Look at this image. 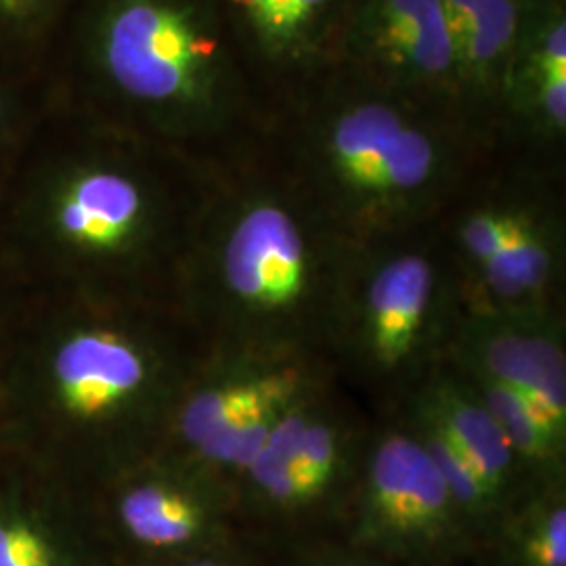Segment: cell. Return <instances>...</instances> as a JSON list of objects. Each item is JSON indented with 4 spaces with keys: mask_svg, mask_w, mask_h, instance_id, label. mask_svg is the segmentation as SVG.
<instances>
[{
    "mask_svg": "<svg viewBox=\"0 0 566 566\" xmlns=\"http://www.w3.org/2000/svg\"><path fill=\"white\" fill-rule=\"evenodd\" d=\"M2 357L0 434L82 491L163 447L206 346L170 303L61 290Z\"/></svg>",
    "mask_w": 566,
    "mask_h": 566,
    "instance_id": "1",
    "label": "cell"
},
{
    "mask_svg": "<svg viewBox=\"0 0 566 566\" xmlns=\"http://www.w3.org/2000/svg\"><path fill=\"white\" fill-rule=\"evenodd\" d=\"M353 254L261 133L203 160L172 304L206 350L329 357Z\"/></svg>",
    "mask_w": 566,
    "mask_h": 566,
    "instance_id": "2",
    "label": "cell"
},
{
    "mask_svg": "<svg viewBox=\"0 0 566 566\" xmlns=\"http://www.w3.org/2000/svg\"><path fill=\"white\" fill-rule=\"evenodd\" d=\"M263 137L353 250L437 223L495 158L453 107L340 72L277 109Z\"/></svg>",
    "mask_w": 566,
    "mask_h": 566,
    "instance_id": "3",
    "label": "cell"
},
{
    "mask_svg": "<svg viewBox=\"0 0 566 566\" xmlns=\"http://www.w3.org/2000/svg\"><path fill=\"white\" fill-rule=\"evenodd\" d=\"M61 160L28 224L61 290L172 304L202 200L203 160L107 122Z\"/></svg>",
    "mask_w": 566,
    "mask_h": 566,
    "instance_id": "4",
    "label": "cell"
},
{
    "mask_svg": "<svg viewBox=\"0 0 566 566\" xmlns=\"http://www.w3.org/2000/svg\"><path fill=\"white\" fill-rule=\"evenodd\" d=\"M84 60L109 124L191 158L263 133L217 0H91Z\"/></svg>",
    "mask_w": 566,
    "mask_h": 566,
    "instance_id": "5",
    "label": "cell"
},
{
    "mask_svg": "<svg viewBox=\"0 0 566 566\" xmlns=\"http://www.w3.org/2000/svg\"><path fill=\"white\" fill-rule=\"evenodd\" d=\"M462 317L437 224L357 248L329 348L338 382L376 420L395 418L449 359Z\"/></svg>",
    "mask_w": 566,
    "mask_h": 566,
    "instance_id": "6",
    "label": "cell"
},
{
    "mask_svg": "<svg viewBox=\"0 0 566 566\" xmlns=\"http://www.w3.org/2000/svg\"><path fill=\"white\" fill-rule=\"evenodd\" d=\"M374 424L340 382L296 405L233 481L245 531L285 549L343 539Z\"/></svg>",
    "mask_w": 566,
    "mask_h": 566,
    "instance_id": "7",
    "label": "cell"
},
{
    "mask_svg": "<svg viewBox=\"0 0 566 566\" xmlns=\"http://www.w3.org/2000/svg\"><path fill=\"white\" fill-rule=\"evenodd\" d=\"M338 382L332 359L301 350H206L175 405L164 451L231 483L275 426Z\"/></svg>",
    "mask_w": 566,
    "mask_h": 566,
    "instance_id": "8",
    "label": "cell"
},
{
    "mask_svg": "<svg viewBox=\"0 0 566 566\" xmlns=\"http://www.w3.org/2000/svg\"><path fill=\"white\" fill-rule=\"evenodd\" d=\"M112 566H163L242 535L235 485L158 449L81 491Z\"/></svg>",
    "mask_w": 566,
    "mask_h": 566,
    "instance_id": "9",
    "label": "cell"
},
{
    "mask_svg": "<svg viewBox=\"0 0 566 566\" xmlns=\"http://www.w3.org/2000/svg\"><path fill=\"white\" fill-rule=\"evenodd\" d=\"M343 539L392 566H472L476 544L441 472L403 418L376 420Z\"/></svg>",
    "mask_w": 566,
    "mask_h": 566,
    "instance_id": "10",
    "label": "cell"
},
{
    "mask_svg": "<svg viewBox=\"0 0 566 566\" xmlns=\"http://www.w3.org/2000/svg\"><path fill=\"white\" fill-rule=\"evenodd\" d=\"M329 72L460 114L441 0H350Z\"/></svg>",
    "mask_w": 566,
    "mask_h": 566,
    "instance_id": "11",
    "label": "cell"
},
{
    "mask_svg": "<svg viewBox=\"0 0 566 566\" xmlns=\"http://www.w3.org/2000/svg\"><path fill=\"white\" fill-rule=\"evenodd\" d=\"M495 156L566 177V0H528L500 88Z\"/></svg>",
    "mask_w": 566,
    "mask_h": 566,
    "instance_id": "12",
    "label": "cell"
},
{
    "mask_svg": "<svg viewBox=\"0 0 566 566\" xmlns=\"http://www.w3.org/2000/svg\"><path fill=\"white\" fill-rule=\"evenodd\" d=\"M264 118L332 70L350 0H217Z\"/></svg>",
    "mask_w": 566,
    "mask_h": 566,
    "instance_id": "13",
    "label": "cell"
},
{
    "mask_svg": "<svg viewBox=\"0 0 566 566\" xmlns=\"http://www.w3.org/2000/svg\"><path fill=\"white\" fill-rule=\"evenodd\" d=\"M464 313H566V177L535 175L495 254L462 283Z\"/></svg>",
    "mask_w": 566,
    "mask_h": 566,
    "instance_id": "14",
    "label": "cell"
},
{
    "mask_svg": "<svg viewBox=\"0 0 566 566\" xmlns=\"http://www.w3.org/2000/svg\"><path fill=\"white\" fill-rule=\"evenodd\" d=\"M447 361L521 395L566 443V313H464Z\"/></svg>",
    "mask_w": 566,
    "mask_h": 566,
    "instance_id": "15",
    "label": "cell"
},
{
    "mask_svg": "<svg viewBox=\"0 0 566 566\" xmlns=\"http://www.w3.org/2000/svg\"><path fill=\"white\" fill-rule=\"evenodd\" d=\"M0 566H112L81 491L53 474L0 476Z\"/></svg>",
    "mask_w": 566,
    "mask_h": 566,
    "instance_id": "16",
    "label": "cell"
},
{
    "mask_svg": "<svg viewBox=\"0 0 566 566\" xmlns=\"http://www.w3.org/2000/svg\"><path fill=\"white\" fill-rule=\"evenodd\" d=\"M528 0H441L455 55V97L465 124L493 149L495 112Z\"/></svg>",
    "mask_w": 566,
    "mask_h": 566,
    "instance_id": "17",
    "label": "cell"
},
{
    "mask_svg": "<svg viewBox=\"0 0 566 566\" xmlns=\"http://www.w3.org/2000/svg\"><path fill=\"white\" fill-rule=\"evenodd\" d=\"M399 413L418 416L446 432L474 465L497 514L531 485L504 430L455 365H441Z\"/></svg>",
    "mask_w": 566,
    "mask_h": 566,
    "instance_id": "18",
    "label": "cell"
},
{
    "mask_svg": "<svg viewBox=\"0 0 566 566\" xmlns=\"http://www.w3.org/2000/svg\"><path fill=\"white\" fill-rule=\"evenodd\" d=\"M472 566H566V479L526 485L500 514Z\"/></svg>",
    "mask_w": 566,
    "mask_h": 566,
    "instance_id": "19",
    "label": "cell"
},
{
    "mask_svg": "<svg viewBox=\"0 0 566 566\" xmlns=\"http://www.w3.org/2000/svg\"><path fill=\"white\" fill-rule=\"evenodd\" d=\"M287 549L243 531L221 546L203 549L163 566H282Z\"/></svg>",
    "mask_w": 566,
    "mask_h": 566,
    "instance_id": "20",
    "label": "cell"
},
{
    "mask_svg": "<svg viewBox=\"0 0 566 566\" xmlns=\"http://www.w3.org/2000/svg\"><path fill=\"white\" fill-rule=\"evenodd\" d=\"M282 566H392L348 546L344 539H325L287 549Z\"/></svg>",
    "mask_w": 566,
    "mask_h": 566,
    "instance_id": "21",
    "label": "cell"
},
{
    "mask_svg": "<svg viewBox=\"0 0 566 566\" xmlns=\"http://www.w3.org/2000/svg\"><path fill=\"white\" fill-rule=\"evenodd\" d=\"M21 304L23 301L18 298V287L11 285L4 273V266L0 264V361L7 355L13 338L18 336V329L23 322Z\"/></svg>",
    "mask_w": 566,
    "mask_h": 566,
    "instance_id": "22",
    "label": "cell"
},
{
    "mask_svg": "<svg viewBox=\"0 0 566 566\" xmlns=\"http://www.w3.org/2000/svg\"><path fill=\"white\" fill-rule=\"evenodd\" d=\"M57 0H0V20L25 21L49 9Z\"/></svg>",
    "mask_w": 566,
    "mask_h": 566,
    "instance_id": "23",
    "label": "cell"
},
{
    "mask_svg": "<svg viewBox=\"0 0 566 566\" xmlns=\"http://www.w3.org/2000/svg\"><path fill=\"white\" fill-rule=\"evenodd\" d=\"M0 128H2V105H0Z\"/></svg>",
    "mask_w": 566,
    "mask_h": 566,
    "instance_id": "24",
    "label": "cell"
}]
</instances>
